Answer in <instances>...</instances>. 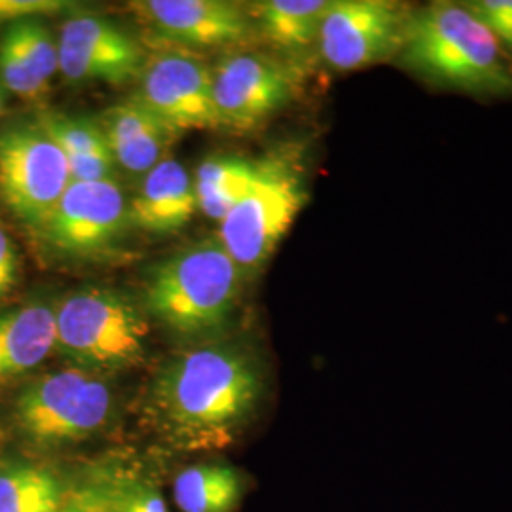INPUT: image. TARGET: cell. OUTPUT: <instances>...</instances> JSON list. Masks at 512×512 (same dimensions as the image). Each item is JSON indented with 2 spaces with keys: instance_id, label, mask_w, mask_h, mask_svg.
<instances>
[{
  "instance_id": "6da1fadb",
  "label": "cell",
  "mask_w": 512,
  "mask_h": 512,
  "mask_svg": "<svg viewBox=\"0 0 512 512\" xmlns=\"http://www.w3.org/2000/svg\"><path fill=\"white\" fill-rule=\"evenodd\" d=\"M264 389V370L247 349L203 344L156 372L148 385L147 420L179 452H219L255 418Z\"/></svg>"
},
{
  "instance_id": "7a4b0ae2",
  "label": "cell",
  "mask_w": 512,
  "mask_h": 512,
  "mask_svg": "<svg viewBox=\"0 0 512 512\" xmlns=\"http://www.w3.org/2000/svg\"><path fill=\"white\" fill-rule=\"evenodd\" d=\"M395 63L437 90L512 95V57L467 4L439 0L414 8Z\"/></svg>"
},
{
  "instance_id": "3957f363",
  "label": "cell",
  "mask_w": 512,
  "mask_h": 512,
  "mask_svg": "<svg viewBox=\"0 0 512 512\" xmlns=\"http://www.w3.org/2000/svg\"><path fill=\"white\" fill-rule=\"evenodd\" d=\"M112 412L107 378L67 366L19 384L4 425L27 454L42 458L92 439L109 425Z\"/></svg>"
},
{
  "instance_id": "277c9868",
  "label": "cell",
  "mask_w": 512,
  "mask_h": 512,
  "mask_svg": "<svg viewBox=\"0 0 512 512\" xmlns=\"http://www.w3.org/2000/svg\"><path fill=\"white\" fill-rule=\"evenodd\" d=\"M241 277L219 239L194 243L152 270L145 293L148 313L179 336L217 334L234 313Z\"/></svg>"
},
{
  "instance_id": "5b68a950",
  "label": "cell",
  "mask_w": 512,
  "mask_h": 512,
  "mask_svg": "<svg viewBox=\"0 0 512 512\" xmlns=\"http://www.w3.org/2000/svg\"><path fill=\"white\" fill-rule=\"evenodd\" d=\"M150 323L128 294L86 287L55 304V351L74 368L99 376L147 361Z\"/></svg>"
},
{
  "instance_id": "8992f818",
  "label": "cell",
  "mask_w": 512,
  "mask_h": 512,
  "mask_svg": "<svg viewBox=\"0 0 512 512\" xmlns=\"http://www.w3.org/2000/svg\"><path fill=\"white\" fill-rule=\"evenodd\" d=\"M306 203L304 171L294 158H264L256 183L220 220L219 241L241 274L264 266Z\"/></svg>"
},
{
  "instance_id": "52a82bcc",
  "label": "cell",
  "mask_w": 512,
  "mask_h": 512,
  "mask_svg": "<svg viewBox=\"0 0 512 512\" xmlns=\"http://www.w3.org/2000/svg\"><path fill=\"white\" fill-rule=\"evenodd\" d=\"M71 183L65 154L38 120L0 129V200L25 226L40 232Z\"/></svg>"
},
{
  "instance_id": "ba28073f",
  "label": "cell",
  "mask_w": 512,
  "mask_h": 512,
  "mask_svg": "<svg viewBox=\"0 0 512 512\" xmlns=\"http://www.w3.org/2000/svg\"><path fill=\"white\" fill-rule=\"evenodd\" d=\"M412 6L395 0H336L321 21L317 48L330 69L349 73L395 61Z\"/></svg>"
},
{
  "instance_id": "9c48e42d",
  "label": "cell",
  "mask_w": 512,
  "mask_h": 512,
  "mask_svg": "<svg viewBox=\"0 0 512 512\" xmlns=\"http://www.w3.org/2000/svg\"><path fill=\"white\" fill-rule=\"evenodd\" d=\"M128 224L129 205L118 183L73 181L38 234L61 255L99 258L114 251Z\"/></svg>"
},
{
  "instance_id": "30bf717a",
  "label": "cell",
  "mask_w": 512,
  "mask_h": 512,
  "mask_svg": "<svg viewBox=\"0 0 512 512\" xmlns=\"http://www.w3.org/2000/svg\"><path fill=\"white\" fill-rule=\"evenodd\" d=\"M294 84L291 69L272 57L236 54L222 59L213 71L220 128L255 131L293 99Z\"/></svg>"
},
{
  "instance_id": "8fae6325",
  "label": "cell",
  "mask_w": 512,
  "mask_h": 512,
  "mask_svg": "<svg viewBox=\"0 0 512 512\" xmlns=\"http://www.w3.org/2000/svg\"><path fill=\"white\" fill-rule=\"evenodd\" d=\"M59 73L69 82H107L120 86L143 73L139 42L112 19L76 14L65 19L59 37Z\"/></svg>"
},
{
  "instance_id": "7c38bea8",
  "label": "cell",
  "mask_w": 512,
  "mask_h": 512,
  "mask_svg": "<svg viewBox=\"0 0 512 512\" xmlns=\"http://www.w3.org/2000/svg\"><path fill=\"white\" fill-rule=\"evenodd\" d=\"M137 99L177 135L220 128L213 71L192 55L167 52L150 57L143 67Z\"/></svg>"
},
{
  "instance_id": "4fadbf2b",
  "label": "cell",
  "mask_w": 512,
  "mask_h": 512,
  "mask_svg": "<svg viewBox=\"0 0 512 512\" xmlns=\"http://www.w3.org/2000/svg\"><path fill=\"white\" fill-rule=\"evenodd\" d=\"M133 10L162 37L186 46H234L251 33V21L234 2L224 0H148Z\"/></svg>"
},
{
  "instance_id": "5bb4252c",
  "label": "cell",
  "mask_w": 512,
  "mask_h": 512,
  "mask_svg": "<svg viewBox=\"0 0 512 512\" xmlns=\"http://www.w3.org/2000/svg\"><path fill=\"white\" fill-rule=\"evenodd\" d=\"M59 73L57 38L42 18L19 19L0 35V88L40 99Z\"/></svg>"
},
{
  "instance_id": "9a60e30c",
  "label": "cell",
  "mask_w": 512,
  "mask_h": 512,
  "mask_svg": "<svg viewBox=\"0 0 512 512\" xmlns=\"http://www.w3.org/2000/svg\"><path fill=\"white\" fill-rule=\"evenodd\" d=\"M54 351V304L33 298L0 311V391L33 378Z\"/></svg>"
},
{
  "instance_id": "2e32d148",
  "label": "cell",
  "mask_w": 512,
  "mask_h": 512,
  "mask_svg": "<svg viewBox=\"0 0 512 512\" xmlns=\"http://www.w3.org/2000/svg\"><path fill=\"white\" fill-rule=\"evenodd\" d=\"M114 162L129 173L147 175L179 137L135 97L110 107L99 122Z\"/></svg>"
},
{
  "instance_id": "e0dca14e",
  "label": "cell",
  "mask_w": 512,
  "mask_h": 512,
  "mask_svg": "<svg viewBox=\"0 0 512 512\" xmlns=\"http://www.w3.org/2000/svg\"><path fill=\"white\" fill-rule=\"evenodd\" d=\"M196 211L194 179L181 162L162 160L143 177L129 205V220L147 232L171 234L184 228Z\"/></svg>"
},
{
  "instance_id": "ac0fdd59",
  "label": "cell",
  "mask_w": 512,
  "mask_h": 512,
  "mask_svg": "<svg viewBox=\"0 0 512 512\" xmlns=\"http://www.w3.org/2000/svg\"><path fill=\"white\" fill-rule=\"evenodd\" d=\"M71 480L31 454H0V512H57Z\"/></svg>"
},
{
  "instance_id": "d6986e66",
  "label": "cell",
  "mask_w": 512,
  "mask_h": 512,
  "mask_svg": "<svg viewBox=\"0 0 512 512\" xmlns=\"http://www.w3.org/2000/svg\"><path fill=\"white\" fill-rule=\"evenodd\" d=\"M37 120L65 154L73 181L84 183L110 179L116 162L110 154L103 129L97 122L54 110L40 112Z\"/></svg>"
},
{
  "instance_id": "ffe728a7",
  "label": "cell",
  "mask_w": 512,
  "mask_h": 512,
  "mask_svg": "<svg viewBox=\"0 0 512 512\" xmlns=\"http://www.w3.org/2000/svg\"><path fill=\"white\" fill-rule=\"evenodd\" d=\"M245 480L226 463H198L173 480V499L181 512H236Z\"/></svg>"
},
{
  "instance_id": "44dd1931",
  "label": "cell",
  "mask_w": 512,
  "mask_h": 512,
  "mask_svg": "<svg viewBox=\"0 0 512 512\" xmlns=\"http://www.w3.org/2000/svg\"><path fill=\"white\" fill-rule=\"evenodd\" d=\"M262 169V160L241 156H213L203 160L194 179L198 209L211 220L224 215L249 192Z\"/></svg>"
},
{
  "instance_id": "7402d4cb",
  "label": "cell",
  "mask_w": 512,
  "mask_h": 512,
  "mask_svg": "<svg viewBox=\"0 0 512 512\" xmlns=\"http://www.w3.org/2000/svg\"><path fill=\"white\" fill-rule=\"evenodd\" d=\"M329 0H266L255 4L256 23L277 48L304 50L317 44Z\"/></svg>"
},
{
  "instance_id": "603a6c76",
  "label": "cell",
  "mask_w": 512,
  "mask_h": 512,
  "mask_svg": "<svg viewBox=\"0 0 512 512\" xmlns=\"http://www.w3.org/2000/svg\"><path fill=\"white\" fill-rule=\"evenodd\" d=\"M92 478L105 495L110 512H169L164 495L137 471L107 465Z\"/></svg>"
},
{
  "instance_id": "cb8c5ba5",
  "label": "cell",
  "mask_w": 512,
  "mask_h": 512,
  "mask_svg": "<svg viewBox=\"0 0 512 512\" xmlns=\"http://www.w3.org/2000/svg\"><path fill=\"white\" fill-rule=\"evenodd\" d=\"M467 8L512 57V0H475Z\"/></svg>"
},
{
  "instance_id": "d4e9b609",
  "label": "cell",
  "mask_w": 512,
  "mask_h": 512,
  "mask_svg": "<svg viewBox=\"0 0 512 512\" xmlns=\"http://www.w3.org/2000/svg\"><path fill=\"white\" fill-rule=\"evenodd\" d=\"M71 2L65 0H0V25H10L19 19L46 18L67 12Z\"/></svg>"
},
{
  "instance_id": "484cf974",
  "label": "cell",
  "mask_w": 512,
  "mask_h": 512,
  "mask_svg": "<svg viewBox=\"0 0 512 512\" xmlns=\"http://www.w3.org/2000/svg\"><path fill=\"white\" fill-rule=\"evenodd\" d=\"M57 512H110L109 503L93 478L71 482Z\"/></svg>"
},
{
  "instance_id": "4316f807",
  "label": "cell",
  "mask_w": 512,
  "mask_h": 512,
  "mask_svg": "<svg viewBox=\"0 0 512 512\" xmlns=\"http://www.w3.org/2000/svg\"><path fill=\"white\" fill-rule=\"evenodd\" d=\"M18 274V249L10 238V234L0 224V300L16 287Z\"/></svg>"
}]
</instances>
